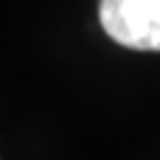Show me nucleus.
<instances>
[{
	"mask_svg": "<svg viewBox=\"0 0 160 160\" xmlns=\"http://www.w3.org/2000/svg\"><path fill=\"white\" fill-rule=\"evenodd\" d=\"M107 37L132 51H160V0H98Z\"/></svg>",
	"mask_w": 160,
	"mask_h": 160,
	"instance_id": "obj_1",
	"label": "nucleus"
}]
</instances>
